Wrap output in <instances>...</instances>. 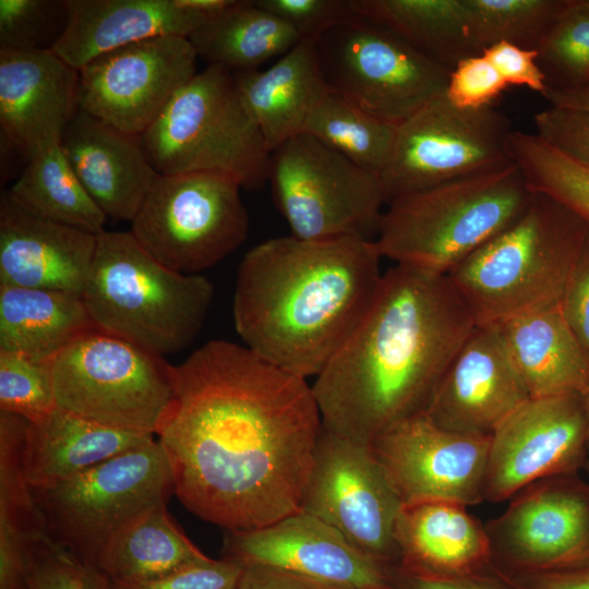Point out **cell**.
<instances>
[{
	"instance_id": "1",
	"label": "cell",
	"mask_w": 589,
	"mask_h": 589,
	"mask_svg": "<svg viewBox=\"0 0 589 589\" xmlns=\"http://www.w3.org/2000/svg\"><path fill=\"white\" fill-rule=\"evenodd\" d=\"M172 380L155 437L182 505L226 531L299 512L322 429L306 378L217 339L173 365Z\"/></svg>"
},
{
	"instance_id": "2",
	"label": "cell",
	"mask_w": 589,
	"mask_h": 589,
	"mask_svg": "<svg viewBox=\"0 0 589 589\" xmlns=\"http://www.w3.org/2000/svg\"><path fill=\"white\" fill-rule=\"evenodd\" d=\"M476 326L447 275L390 267L356 328L315 376L323 425L371 445L425 414Z\"/></svg>"
},
{
	"instance_id": "3",
	"label": "cell",
	"mask_w": 589,
	"mask_h": 589,
	"mask_svg": "<svg viewBox=\"0 0 589 589\" xmlns=\"http://www.w3.org/2000/svg\"><path fill=\"white\" fill-rule=\"evenodd\" d=\"M374 240L268 239L245 253L232 302L245 347L303 378L316 376L356 328L382 278Z\"/></svg>"
},
{
	"instance_id": "4",
	"label": "cell",
	"mask_w": 589,
	"mask_h": 589,
	"mask_svg": "<svg viewBox=\"0 0 589 589\" xmlns=\"http://www.w3.org/2000/svg\"><path fill=\"white\" fill-rule=\"evenodd\" d=\"M533 196L509 159L393 200L374 241L397 265L447 275L518 220Z\"/></svg>"
},
{
	"instance_id": "5",
	"label": "cell",
	"mask_w": 589,
	"mask_h": 589,
	"mask_svg": "<svg viewBox=\"0 0 589 589\" xmlns=\"http://www.w3.org/2000/svg\"><path fill=\"white\" fill-rule=\"evenodd\" d=\"M589 225L534 193L524 215L447 274L476 325L558 305Z\"/></svg>"
},
{
	"instance_id": "6",
	"label": "cell",
	"mask_w": 589,
	"mask_h": 589,
	"mask_svg": "<svg viewBox=\"0 0 589 589\" xmlns=\"http://www.w3.org/2000/svg\"><path fill=\"white\" fill-rule=\"evenodd\" d=\"M81 297L96 329L164 357L199 335L214 286L166 267L131 231L104 230Z\"/></svg>"
},
{
	"instance_id": "7",
	"label": "cell",
	"mask_w": 589,
	"mask_h": 589,
	"mask_svg": "<svg viewBox=\"0 0 589 589\" xmlns=\"http://www.w3.org/2000/svg\"><path fill=\"white\" fill-rule=\"evenodd\" d=\"M140 136L159 175L220 172L251 191L268 181L271 152L226 68L197 72Z\"/></svg>"
},
{
	"instance_id": "8",
	"label": "cell",
	"mask_w": 589,
	"mask_h": 589,
	"mask_svg": "<svg viewBox=\"0 0 589 589\" xmlns=\"http://www.w3.org/2000/svg\"><path fill=\"white\" fill-rule=\"evenodd\" d=\"M46 534L81 561L97 558L123 527L175 494L156 437L45 489H32Z\"/></svg>"
},
{
	"instance_id": "9",
	"label": "cell",
	"mask_w": 589,
	"mask_h": 589,
	"mask_svg": "<svg viewBox=\"0 0 589 589\" xmlns=\"http://www.w3.org/2000/svg\"><path fill=\"white\" fill-rule=\"evenodd\" d=\"M172 368L94 328L52 360L56 402L96 423L155 436L173 399Z\"/></svg>"
},
{
	"instance_id": "10",
	"label": "cell",
	"mask_w": 589,
	"mask_h": 589,
	"mask_svg": "<svg viewBox=\"0 0 589 589\" xmlns=\"http://www.w3.org/2000/svg\"><path fill=\"white\" fill-rule=\"evenodd\" d=\"M268 182L291 236L375 240L386 204L380 177L302 132L271 153Z\"/></svg>"
},
{
	"instance_id": "11",
	"label": "cell",
	"mask_w": 589,
	"mask_h": 589,
	"mask_svg": "<svg viewBox=\"0 0 589 589\" xmlns=\"http://www.w3.org/2000/svg\"><path fill=\"white\" fill-rule=\"evenodd\" d=\"M312 45L327 92L383 120L400 124L445 95L450 70L363 17L335 24Z\"/></svg>"
},
{
	"instance_id": "12",
	"label": "cell",
	"mask_w": 589,
	"mask_h": 589,
	"mask_svg": "<svg viewBox=\"0 0 589 589\" xmlns=\"http://www.w3.org/2000/svg\"><path fill=\"white\" fill-rule=\"evenodd\" d=\"M240 190L220 172L159 175L131 221V233L166 267L197 274L244 242L249 216Z\"/></svg>"
},
{
	"instance_id": "13",
	"label": "cell",
	"mask_w": 589,
	"mask_h": 589,
	"mask_svg": "<svg viewBox=\"0 0 589 589\" xmlns=\"http://www.w3.org/2000/svg\"><path fill=\"white\" fill-rule=\"evenodd\" d=\"M508 118L494 105L466 109L438 97L398 125L380 175L386 204L509 160Z\"/></svg>"
},
{
	"instance_id": "14",
	"label": "cell",
	"mask_w": 589,
	"mask_h": 589,
	"mask_svg": "<svg viewBox=\"0 0 589 589\" xmlns=\"http://www.w3.org/2000/svg\"><path fill=\"white\" fill-rule=\"evenodd\" d=\"M402 502L371 445L322 423L300 510L326 522L356 549L393 569L394 531Z\"/></svg>"
},
{
	"instance_id": "15",
	"label": "cell",
	"mask_w": 589,
	"mask_h": 589,
	"mask_svg": "<svg viewBox=\"0 0 589 589\" xmlns=\"http://www.w3.org/2000/svg\"><path fill=\"white\" fill-rule=\"evenodd\" d=\"M189 38L153 37L105 52L79 70V108L142 135L197 72Z\"/></svg>"
},
{
	"instance_id": "16",
	"label": "cell",
	"mask_w": 589,
	"mask_h": 589,
	"mask_svg": "<svg viewBox=\"0 0 589 589\" xmlns=\"http://www.w3.org/2000/svg\"><path fill=\"white\" fill-rule=\"evenodd\" d=\"M584 394L529 398L491 435L484 500L505 501L528 485L585 466Z\"/></svg>"
},
{
	"instance_id": "17",
	"label": "cell",
	"mask_w": 589,
	"mask_h": 589,
	"mask_svg": "<svg viewBox=\"0 0 589 589\" xmlns=\"http://www.w3.org/2000/svg\"><path fill=\"white\" fill-rule=\"evenodd\" d=\"M486 526L492 558L517 573L589 562V488L574 474L539 480L519 491Z\"/></svg>"
},
{
	"instance_id": "18",
	"label": "cell",
	"mask_w": 589,
	"mask_h": 589,
	"mask_svg": "<svg viewBox=\"0 0 589 589\" xmlns=\"http://www.w3.org/2000/svg\"><path fill=\"white\" fill-rule=\"evenodd\" d=\"M490 437L445 430L422 414L390 428L371 447L402 504L468 506L484 500Z\"/></svg>"
},
{
	"instance_id": "19",
	"label": "cell",
	"mask_w": 589,
	"mask_h": 589,
	"mask_svg": "<svg viewBox=\"0 0 589 589\" xmlns=\"http://www.w3.org/2000/svg\"><path fill=\"white\" fill-rule=\"evenodd\" d=\"M221 557L279 568L336 589H393L392 569L304 512L267 526L227 531Z\"/></svg>"
},
{
	"instance_id": "20",
	"label": "cell",
	"mask_w": 589,
	"mask_h": 589,
	"mask_svg": "<svg viewBox=\"0 0 589 589\" xmlns=\"http://www.w3.org/2000/svg\"><path fill=\"white\" fill-rule=\"evenodd\" d=\"M529 398L495 325H477L444 374L425 416L448 431L491 436Z\"/></svg>"
},
{
	"instance_id": "21",
	"label": "cell",
	"mask_w": 589,
	"mask_h": 589,
	"mask_svg": "<svg viewBox=\"0 0 589 589\" xmlns=\"http://www.w3.org/2000/svg\"><path fill=\"white\" fill-rule=\"evenodd\" d=\"M79 77L53 50H0L1 146L27 163L60 143L79 109Z\"/></svg>"
},
{
	"instance_id": "22",
	"label": "cell",
	"mask_w": 589,
	"mask_h": 589,
	"mask_svg": "<svg viewBox=\"0 0 589 589\" xmlns=\"http://www.w3.org/2000/svg\"><path fill=\"white\" fill-rule=\"evenodd\" d=\"M97 235L36 216L10 196L0 197V285L80 294Z\"/></svg>"
},
{
	"instance_id": "23",
	"label": "cell",
	"mask_w": 589,
	"mask_h": 589,
	"mask_svg": "<svg viewBox=\"0 0 589 589\" xmlns=\"http://www.w3.org/2000/svg\"><path fill=\"white\" fill-rule=\"evenodd\" d=\"M60 145L105 216L132 221L159 176L144 153L141 136L79 108L64 128Z\"/></svg>"
},
{
	"instance_id": "24",
	"label": "cell",
	"mask_w": 589,
	"mask_h": 589,
	"mask_svg": "<svg viewBox=\"0 0 589 589\" xmlns=\"http://www.w3.org/2000/svg\"><path fill=\"white\" fill-rule=\"evenodd\" d=\"M392 570L428 578L478 574L492 560L486 528L467 506L444 500L402 504L395 526Z\"/></svg>"
},
{
	"instance_id": "25",
	"label": "cell",
	"mask_w": 589,
	"mask_h": 589,
	"mask_svg": "<svg viewBox=\"0 0 589 589\" xmlns=\"http://www.w3.org/2000/svg\"><path fill=\"white\" fill-rule=\"evenodd\" d=\"M69 20L53 51L81 70L98 56L160 36L189 38L207 17L177 0H67Z\"/></svg>"
},
{
	"instance_id": "26",
	"label": "cell",
	"mask_w": 589,
	"mask_h": 589,
	"mask_svg": "<svg viewBox=\"0 0 589 589\" xmlns=\"http://www.w3.org/2000/svg\"><path fill=\"white\" fill-rule=\"evenodd\" d=\"M495 327L530 398L589 390V361L560 304Z\"/></svg>"
},
{
	"instance_id": "27",
	"label": "cell",
	"mask_w": 589,
	"mask_h": 589,
	"mask_svg": "<svg viewBox=\"0 0 589 589\" xmlns=\"http://www.w3.org/2000/svg\"><path fill=\"white\" fill-rule=\"evenodd\" d=\"M232 73L271 153L304 132L313 110L327 93L309 41H300L266 70Z\"/></svg>"
},
{
	"instance_id": "28",
	"label": "cell",
	"mask_w": 589,
	"mask_h": 589,
	"mask_svg": "<svg viewBox=\"0 0 589 589\" xmlns=\"http://www.w3.org/2000/svg\"><path fill=\"white\" fill-rule=\"evenodd\" d=\"M155 436L109 428L60 407L28 422L23 458L32 489H45L67 481Z\"/></svg>"
},
{
	"instance_id": "29",
	"label": "cell",
	"mask_w": 589,
	"mask_h": 589,
	"mask_svg": "<svg viewBox=\"0 0 589 589\" xmlns=\"http://www.w3.org/2000/svg\"><path fill=\"white\" fill-rule=\"evenodd\" d=\"M94 328L80 294L0 285V350L52 361Z\"/></svg>"
},
{
	"instance_id": "30",
	"label": "cell",
	"mask_w": 589,
	"mask_h": 589,
	"mask_svg": "<svg viewBox=\"0 0 589 589\" xmlns=\"http://www.w3.org/2000/svg\"><path fill=\"white\" fill-rule=\"evenodd\" d=\"M175 524L167 503L158 504L116 533L101 550L96 567L112 584L160 578L207 560Z\"/></svg>"
},
{
	"instance_id": "31",
	"label": "cell",
	"mask_w": 589,
	"mask_h": 589,
	"mask_svg": "<svg viewBox=\"0 0 589 589\" xmlns=\"http://www.w3.org/2000/svg\"><path fill=\"white\" fill-rule=\"evenodd\" d=\"M189 40L208 65L239 72L257 70L269 59L284 56L301 38L288 23L253 0H236L227 10L208 17Z\"/></svg>"
},
{
	"instance_id": "32",
	"label": "cell",
	"mask_w": 589,
	"mask_h": 589,
	"mask_svg": "<svg viewBox=\"0 0 589 589\" xmlns=\"http://www.w3.org/2000/svg\"><path fill=\"white\" fill-rule=\"evenodd\" d=\"M352 8L357 16L390 31L450 71L479 55L469 37L464 0H352Z\"/></svg>"
},
{
	"instance_id": "33",
	"label": "cell",
	"mask_w": 589,
	"mask_h": 589,
	"mask_svg": "<svg viewBox=\"0 0 589 589\" xmlns=\"http://www.w3.org/2000/svg\"><path fill=\"white\" fill-rule=\"evenodd\" d=\"M27 212L99 235L107 219L72 170L60 143L32 156L8 190Z\"/></svg>"
},
{
	"instance_id": "34",
	"label": "cell",
	"mask_w": 589,
	"mask_h": 589,
	"mask_svg": "<svg viewBox=\"0 0 589 589\" xmlns=\"http://www.w3.org/2000/svg\"><path fill=\"white\" fill-rule=\"evenodd\" d=\"M398 125L327 92L304 132L380 177L392 154Z\"/></svg>"
},
{
	"instance_id": "35",
	"label": "cell",
	"mask_w": 589,
	"mask_h": 589,
	"mask_svg": "<svg viewBox=\"0 0 589 589\" xmlns=\"http://www.w3.org/2000/svg\"><path fill=\"white\" fill-rule=\"evenodd\" d=\"M507 152L533 193L553 199L589 225V166L519 130L509 133Z\"/></svg>"
},
{
	"instance_id": "36",
	"label": "cell",
	"mask_w": 589,
	"mask_h": 589,
	"mask_svg": "<svg viewBox=\"0 0 589 589\" xmlns=\"http://www.w3.org/2000/svg\"><path fill=\"white\" fill-rule=\"evenodd\" d=\"M477 53L498 43L537 50L568 0H464Z\"/></svg>"
},
{
	"instance_id": "37",
	"label": "cell",
	"mask_w": 589,
	"mask_h": 589,
	"mask_svg": "<svg viewBox=\"0 0 589 589\" xmlns=\"http://www.w3.org/2000/svg\"><path fill=\"white\" fill-rule=\"evenodd\" d=\"M537 51L546 89L589 81V0H568Z\"/></svg>"
},
{
	"instance_id": "38",
	"label": "cell",
	"mask_w": 589,
	"mask_h": 589,
	"mask_svg": "<svg viewBox=\"0 0 589 589\" xmlns=\"http://www.w3.org/2000/svg\"><path fill=\"white\" fill-rule=\"evenodd\" d=\"M68 20L67 0H0V50H52Z\"/></svg>"
},
{
	"instance_id": "39",
	"label": "cell",
	"mask_w": 589,
	"mask_h": 589,
	"mask_svg": "<svg viewBox=\"0 0 589 589\" xmlns=\"http://www.w3.org/2000/svg\"><path fill=\"white\" fill-rule=\"evenodd\" d=\"M56 407L52 361L0 350V411L36 422Z\"/></svg>"
},
{
	"instance_id": "40",
	"label": "cell",
	"mask_w": 589,
	"mask_h": 589,
	"mask_svg": "<svg viewBox=\"0 0 589 589\" xmlns=\"http://www.w3.org/2000/svg\"><path fill=\"white\" fill-rule=\"evenodd\" d=\"M25 584L26 589H113L97 567L77 558L45 531L26 543Z\"/></svg>"
},
{
	"instance_id": "41",
	"label": "cell",
	"mask_w": 589,
	"mask_h": 589,
	"mask_svg": "<svg viewBox=\"0 0 589 589\" xmlns=\"http://www.w3.org/2000/svg\"><path fill=\"white\" fill-rule=\"evenodd\" d=\"M288 23L301 41L313 43L335 24L356 16L352 0H253Z\"/></svg>"
},
{
	"instance_id": "42",
	"label": "cell",
	"mask_w": 589,
	"mask_h": 589,
	"mask_svg": "<svg viewBox=\"0 0 589 589\" xmlns=\"http://www.w3.org/2000/svg\"><path fill=\"white\" fill-rule=\"evenodd\" d=\"M507 87L493 64L480 53L460 60L452 69L445 96L457 107L479 109L493 105Z\"/></svg>"
},
{
	"instance_id": "43",
	"label": "cell",
	"mask_w": 589,
	"mask_h": 589,
	"mask_svg": "<svg viewBox=\"0 0 589 589\" xmlns=\"http://www.w3.org/2000/svg\"><path fill=\"white\" fill-rule=\"evenodd\" d=\"M536 134L589 166V111L549 106L533 117Z\"/></svg>"
},
{
	"instance_id": "44",
	"label": "cell",
	"mask_w": 589,
	"mask_h": 589,
	"mask_svg": "<svg viewBox=\"0 0 589 589\" xmlns=\"http://www.w3.org/2000/svg\"><path fill=\"white\" fill-rule=\"evenodd\" d=\"M242 566L233 561L208 557L171 574L145 582L120 585L113 589H236Z\"/></svg>"
},
{
	"instance_id": "45",
	"label": "cell",
	"mask_w": 589,
	"mask_h": 589,
	"mask_svg": "<svg viewBox=\"0 0 589 589\" xmlns=\"http://www.w3.org/2000/svg\"><path fill=\"white\" fill-rule=\"evenodd\" d=\"M560 308L589 361V229L570 272Z\"/></svg>"
},
{
	"instance_id": "46",
	"label": "cell",
	"mask_w": 589,
	"mask_h": 589,
	"mask_svg": "<svg viewBox=\"0 0 589 589\" xmlns=\"http://www.w3.org/2000/svg\"><path fill=\"white\" fill-rule=\"evenodd\" d=\"M507 86H524L543 95L545 76L538 63V51L509 43H498L483 50Z\"/></svg>"
},
{
	"instance_id": "47",
	"label": "cell",
	"mask_w": 589,
	"mask_h": 589,
	"mask_svg": "<svg viewBox=\"0 0 589 589\" xmlns=\"http://www.w3.org/2000/svg\"><path fill=\"white\" fill-rule=\"evenodd\" d=\"M236 589H336L296 574L260 564L242 565Z\"/></svg>"
},
{
	"instance_id": "48",
	"label": "cell",
	"mask_w": 589,
	"mask_h": 589,
	"mask_svg": "<svg viewBox=\"0 0 589 589\" xmlns=\"http://www.w3.org/2000/svg\"><path fill=\"white\" fill-rule=\"evenodd\" d=\"M516 575L519 589H589V562L568 568Z\"/></svg>"
},
{
	"instance_id": "49",
	"label": "cell",
	"mask_w": 589,
	"mask_h": 589,
	"mask_svg": "<svg viewBox=\"0 0 589 589\" xmlns=\"http://www.w3.org/2000/svg\"><path fill=\"white\" fill-rule=\"evenodd\" d=\"M393 589H506L503 585L480 574L448 577L428 578L406 575L392 570Z\"/></svg>"
},
{
	"instance_id": "50",
	"label": "cell",
	"mask_w": 589,
	"mask_h": 589,
	"mask_svg": "<svg viewBox=\"0 0 589 589\" xmlns=\"http://www.w3.org/2000/svg\"><path fill=\"white\" fill-rule=\"evenodd\" d=\"M542 96L550 106L589 111V81L569 89H546Z\"/></svg>"
},
{
	"instance_id": "51",
	"label": "cell",
	"mask_w": 589,
	"mask_h": 589,
	"mask_svg": "<svg viewBox=\"0 0 589 589\" xmlns=\"http://www.w3.org/2000/svg\"><path fill=\"white\" fill-rule=\"evenodd\" d=\"M184 8L197 11L204 16L212 17L230 8L236 0H177Z\"/></svg>"
},
{
	"instance_id": "52",
	"label": "cell",
	"mask_w": 589,
	"mask_h": 589,
	"mask_svg": "<svg viewBox=\"0 0 589 589\" xmlns=\"http://www.w3.org/2000/svg\"><path fill=\"white\" fill-rule=\"evenodd\" d=\"M587 414L586 458L585 466L589 469V390L584 394Z\"/></svg>"
}]
</instances>
